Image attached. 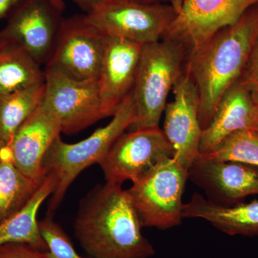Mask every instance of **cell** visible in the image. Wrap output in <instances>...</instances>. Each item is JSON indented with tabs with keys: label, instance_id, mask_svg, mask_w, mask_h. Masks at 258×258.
Here are the masks:
<instances>
[{
	"label": "cell",
	"instance_id": "obj_10",
	"mask_svg": "<svg viewBox=\"0 0 258 258\" xmlns=\"http://www.w3.org/2000/svg\"><path fill=\"white\" fill-rule=\"evenodd\" d=\"M177 14L163 38L181 42L189 54L215 32L235 25L258 0H169Z\"/></svg>",
	"mask_w": 258,
	"mask_h": 258
},
{
	"label": "cell",
	"instance_id": "obj_30",
	"mask_svg": "<svg viewBox=\"0 0 258 258\" xmlns=\"http://www.w3.org/2000/svg\"><path fill=\"white\" fill-rule=\"evenodd\" d=\"M131 1L137 2L142 4H157V3H166V0H131Z\"/></svg>",
	"mask_w": 258,
	"mask_h": 258
},
{
	"label": "cell",
	"instance_id": "obj_7",
	"mask_svg": "<svg viewBox=\"0 0 258 258\" xmlns=\"http://www.w3.org/2000/svg\"><path fill=\"white\" fill-rule=\"evenodd\" d=\"M44 72L42 105L55 115L62 133H79L104 118L98 80L79 81L52 68Z\"/></svg>",
	"mask_w": 258,
	"mask_h": 258
},
{
	"label": "cell",
	"instance_id": "obj_15",
	"mask_svg": "<svg viewBox=\"0 0 258 258\" xmlns=\"http://www.w3.org/2000/svg\"><path fill=\"white\" fill-rule=\"evenodd\" d=\"M60 133L58 120L42 103L18 129L10 142L13 164L30 179L42 181L46 176L42 170L44 157Z\"/></svg>",
	"mask_w": 258,
	"mask_h": 258
},
{
	"label": "cell",
	"instance_id": "obj_16",
	"mask_svg": "<svg viewBox=\"0 0 258 258\" xmlns=\"http://www.w3.org/2000/svg\"><path fill=\"white\" fill-rule=\"evenodd\" d=\"M258 107L239 79L222 96L211 122L203 129L200 154L214 152L231 134L252 128Z\"/></svg>",
	"mask_w": 258,
	"mask_h": 258
},
{
	"label": "cell",
	"instance_id": "obj_4",
	"mask_svg": "<svg viewBox=\"0 0 258 258\" xmlns=\"http://www.w3.org/2000/svg\"><path fill=\"white\" fill-rule=\"evenodd\" d=\"M134 117L132 92L122 102L110 123L97 129L90 137L74 144L66 143L60 136L54 141L42 161L44 174L52 176L56 184L47 215L52 217L70 186L83 170L99 164L117 139L133 123Z\"/></svg>",
	"mask_w": 258,
	"mask_h": 258
},
{
	"label": "cell",
	"instance_id": "obj_18",
	"mask_svg": "<svg viewBox=\"0 0 258 258\" xmlns=\"http://www.w3.org/2000/svg\"><path fill=\"white\" fill-rule=\"evenodd\" d=\"M55 181L50 175L45 176L38 189L28 203L0 222V247L6 244L24 243L48 252L39 228L37 213L42 203L55 189Z\"/></svg>",
	"mask_w": 258,
	"mask_h": 258
},
{
	"label": "cell",
	"instance_id": "obj_21",
	"mask_svg": "<svg viewBox=\"0 0 258 258\" xmlns=\"http://www.w3.org/2000/svg\"><path fill=\"white\" fill-rule=\"evenodd\" d=\"M43 180L35 181L25 176L10 157L0 161V222L23 208Z\"/></svg>",
	"mask_w": 258,
	"mask_h": 258
},
{
	"label": "cell",
	"instance_id": "obj_26",
	"mask_svg": "<svg viewBox=\"0 0 258 258\" xmlns=\"http://www.w3.org/2000/svg\"><path fill=\"white\" fill-rule=\"evenodd\" d=\"M23 0H0V23L6 20Z\"/></svg>",
	"mask_w": 258,
	"mask_h": 258
},
{
	"label": "cell",
	"instance_id": "obj_17",
	"mask_svg": "<svg viewBox=\"0 0 258 258\" xmlns=\"http://www.w3.org/2000/svg\"><path fill=\"white\" fill-rule=\"evenodd\" d=\"M183 219H202L232 236H258V200L232 205L213 203L198 192L184 204Z\"/></svg>",
	"mask_w": 258,
	"mask_h": 258
},
{
	"label": "cell",
	"instance_id": "obj_3",
	"mask_svg": "<svg viewBox=\"0 0 258 258\" xmlns=\"http://www.w3.org/2000/svg\"><path fill=\"white\" fill-rule=\"evenodd\" d=\"M189 50L169 38L144 45L132 96L135 117L129 132L159 127L169 92L185 72Z\"/></svg>",
	"mask_w": 258,
	"mask_h": 258
},
{
	"label": "cell",
	"instance_id": "obj_11",
	"mask_svg": "<svg viewBox=\"0 0 258 258\" xmlns=\"http://www.w3.org/2000/svg\"><path fill=\"white\" fill-rule=\"evenodd\" d=\"M106 36L85 15L63 19L45 67L79 81L98 80Z\"/></svg>",
	"mask_w": 258,
	"mask_h": 258
},
{
	"label": "cell",
	"instance_id": "obj_19",
	"mask_svg": "<svg viewBox=\"0 0 258 258\" xmlns=\"http://www.w3.org/2000/svg\"><path fill=\"white\" fill-rule=\"evenodd\" d=\"M45 83V72L23 49H0V96Z\"/></svg>",
	"mask_w": 258,
	"mask_h": 258
},
{
	"label": "cell",
	"instance_id": "obj_20",
	"mask_svg": "<svg viewBox=\"0 0 258 258\" xmlns=\"http://www.w3.org/2000/svg\"><path fill=\"white\" fill-rule=\"evenodd\" d=\"M45 83L0 96V138L9 147L15 134L42 103Z\"/></svg>",
	"mask_w": 258,
	"mask_h": 258
},
{
	"label": "cell",
	"instance_id": "obj_12",
	"mask_svg": "<svg viewBox=\"0 0 258 258\" xmlns=\"http://www.w3.org/2000/svg\"><path fill=\"white\" fill-rule=\"evenodd\" d=\"M172 91L174 99L166 104L162 130L173 148V158L189 170L200 154L203 134L199 118L198 89L184 72Z\"/></svg>",
	"mask_w": 258,
	"mask_h": 258
},
{
	"label": "cell",
	"instance_id": "obj_13",
	"mask_svg": "<svg viewBox=\"0 0 258 258\" xmlns=\"http://www.w3.org/2000/svg\"><path fill=\"white\" fill-rule=\"evenodd\" d=\"M188 174L208 200L219 205H235L247 197L258 195L257 166L209 159L200 154Z\"/></svg>",
	"mask_w": 258,
	"mask_h": 258
},
{
	"label": "cell",
	"instance_id": "obj_5",
	"mask_svg": "<svg viewBox=\"0 0 258 258\" xmlns=\"http://www.w3.org/2000/svg\"><path fill=\"white\" fill-rule=\"evenodd\" d=\"M188 170L167 157L127 189L143 227L167 230L182 220V202Z\"/></svg>",
	"mask_w": 258,
	"mask_h": 258
},
{
	"label": "cell",
	"instance_id": "obj_9",
	"mask_svg": "<svg viewBox=\"0 0 258 258\" xmlns=\"http://www.w3.org/2000/svg\"><path fill=\"white\" fill-rule=\"evenodd\" d=\"M174 151L160 127L123 133L99 162L108 184L140 179Z\"/></svg>",
	"mask_w": 258,
	"mask_h": 258
},
{
	"label": "cell",
	"instance_id": "obj_28",
	"mask_svg": "<svg viewBox=\"0 0 258 258\" xmlns=\"http://www.w3.org/2000/svg\"><path fill=\"white\" fill-rule=\"evenodd\" d=\"M10 157L11 158L9 147L0 138V161Z\"/></svg>",
	"mask_w": 258,
	"mask_h": 258
},
{
	"label": "cell",
	"instance_id": "obj_24",
	"mask_svg": "<svg viewBox=\"0 0 258 258\" xmlns=\"http://www.w3.org/2000/svg\"><path fill=\"white\" fill-rule=\"evenodd\" d=\"M239 81L248 91L256 106L258 107V37L249 54Z\"/></svg>",
	"mask_w": 258,
	"mask_h": 258
},
{
	"label": "cell",
	"instance_id": "obj_25",
	"mask_svg": "<svg viewBox=\"0 0 258 258\" xmlns=\"http://www.w3.org/2000/svg\"><path fill=\"white\" fill-rule=\"evenodd\" d=\"M0 258H54L49 252H44L28 244L10 243L0 247Z\"/></svg>",
	"mask_w": 258,
	"mask_h": 258
},
{
	"label": "cell",
	"instance_id": "obj_2",
	"mask_svg": "<svg viewBox=\"0 0 258 258\" xmlns=\"http://www.w3.org/2000/svg\"><path fill=\"white\" fill-rule=\"evenodd\" d=\"M257 37L258 4L189 54L185 72L198 89L203 130L211 122L224 93L240 79Z\"/></svg>",
	"mask_w": 258,
	"mask_h": 258
},
{
	"label": "cell",
	"instance_id": "obj_23",
	"mask_svg": "<svg viewBox=\"0 0 258 258\" xmlns=\"http://www.w3.org/2000/svg\"><path fill=\"white\" fill-rule=\"evenodd\" d=\"M39 228L48 252L54 258H83L78 254L69 236L53 218L47 215L39 221Z\"/></svg>",
	"mask_w": 258,
	"mask_h": 258
},
{
	"label": "cell",
	"instance_id": "obj_14",
	"mask_svg": "<svg viewBox=\"0 0 258 258\" xmlns=\"http://www.w3.org/2000/svg\"><path fill=\"white\" fill-rule=\"evenodd\" d=\"M143 45L106 36L98 82L103 117L113 116L133 91Z\"/></svg>",
	"mask_w": 258,
	"mask_h": 258
},
{
	"label": "cell",
	"instance_id": "obj_29",
	"mask_svg": "<svg viewBox=\"0 0 258 258\" xmlns=\"http://www.w3.org/2000/svg\"><path fill=\"white\" fill-rule=\"evenodd\" d=\"M52 4L57 8V10H60L61 13L64 11V0H50Z\"/></svg>",
	"mask_w": 258,
	"mask_h": 258
},
{
	"label": "cell",
	"instance_id": "obj_1",
	"mask_svg": "<svg viewBox=\"0 0 258 258\" xmlns=\"http://www.w3.org/2000/svg\"><path fill=\"white\" fill-rule=\"evenodd\" d=\"M127 189L99 184L81 200L74 233L90 258H149L155 253Z\"/></svg>",
	"mask_w": 258,
	"mask_h": 258
},
{
	"label": "cell",
	"instance_id": "obj_6",
	"mask_svg": "<svg viewBox=\"0 0 258 258\" xmlns=\"http://www.w3.org/2000/svg\"><path fill=\"white\" fill-rule=\"evenodd\" d=\"M176 14L170 3L148 5L131 0H102L85 18L105 36L144 45L161 40Z\"/></svg>",
	"mask_w": 258,
	"mask_h": 258
},
{
	"label": "cell",
	"instance_id": "obj_8",
	"mask_svg": "<svg viewBox=\"0 0 258 258\" xmlns=\"http://www.w3.org/2000/svg\"><path fill=\"white\" fill-rule=\"evenodd\" d=\"M50 0H23L0 29V49H23L46 66L63 18Z\"/></svg>",
	"mask_w": 258,
	"mask_h": 258
},
{
	"label": "cell",
	"instance_id": "obj_31",
	"mask_svg": "<svg viewBox=\"0 0 258 258\" xmlns=\"http://www.w3.org/2000/svg\"><path fill=\"white\" fill-rule=\"evenodd\" d=\"M251 129H253L254 131H255V132L258 133V111L257 115H256L255 120H254V124L252 125V128Z\"/></svg>",
	"mask_w": 258,
	"mask_h": 258
},
{
	"label": "cell",
	"instance_id": "obj_27",
	"mask_svg": "<svg viewBox=\"0 0 258 258\" xmlns=\"http://www.w3.org/2000/svg\"><path fill=\"white\" fill-rule=\"evenodd\" d=\"M83 11L88 13L102 0H71Z\"/></svg>",
	"mask_w": 258,
	"mask_h": 258
},
{
	"label": "cell",
	"instance_id": "obj_22",
	"mask_svg": "<svg viewBox=\"0 0 258 258\" xmlns=\"http://www.w3.org/2000/svg\"><path fill=\"white\" fill-rule=\"evenodd\" d=\"M209 159L236 161L258 167V133L244 128L231 134L214 152L201 154Z\"/></svg>",
	"mask_w": 258,
	"mask_h": 258
}]
</instances>
